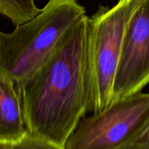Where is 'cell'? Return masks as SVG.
<instances>
[{
    "label": "cell",
    "mask_w": 149,
    "mask_h": 149,
    "mask_svg": "<svg viewBox=\"0 0 149 149\" xmlns=\"http://www.w3.org/2000/svg\"><path fill=\"white\" fill-rule=\"evenodd\" d=\"M86 15L19 86L28 134L65 146L88 112Z\"/></svg>",
    "instance_id": "1"
},
{
    "label": "cell",
    "mask_w": 149,
    "mask_h": 149,
    "mask_svg": "<svg viewBox=\"0 0 149 149\" xmlns=\"http://www.w3.org/2000/svg\"><path fill=\"white\" fill-rule=\"evenodd\" d=\"M85 16L86 10L78 0H49L34 18L17 26L12 33L0 31V69L19 86Z\"/></svg>",
    "instance_id": "2"
},
{
    "label": "cell",
    "mask_w": 149,
    "mask_h": 149,
    "mask_svg": "<svg viewBox=\"0 0 149 149\" xmlns=\"http://www.w3.org/2000/svg\"><path fill=\"white\" fill-rule=\"evenodd\" d=\"M142 0H118L87 18L86 85L88 112L97 113L112 102L113 82L129 20Z\"/></svg>",
    "instance_id": "3"
},
{
    "label": "cell",
    "mask_w": 149,
    "mask_h": 149,
    "mask_svg": "<svg viewBox=\"0 0 149 149\" xmlns=\"http://www.w3.org/2000/svg\"><path fill=\"white\" fill-rule=\"evenodd\" d=\"M149 118V92L113 101L99 112L84 117L65 149H118Z\"/></svg>",
    "instance_id": "4"
},
{
    "label": "cell",
    "mask_w": 149,
    "mask_h": 149,
    "mask_svg": "<svg viewBox=\"0 0 149 149\" xmlns=\"http://www.w3.org/2000/svg\"><path fill=\"white\" fill-rule=\"evenodd\" d=\"M149 84V0H142L127 25L113 82L112 102ZM111 102V103H112Z\"/></svg>",
    "instance_id": "5"
},
{
    "label": "cell",
    "mask_w": 149,
    "mask_h": 149,
    "mask_svg": "<svg viewBox=\"0 0 149 149\" xmlns=\"http://www.w3.org/2000/svg\"><path fill=\"white\" fill-rule=\"evenodd\" d=\"M27 134L19 86L0 69V143L12 144Z\"/></svg>",
    "instance_id": "6"
},
{
    "label": "cell",
    "mask_w": 149,
    "mask_h": 149,
    "mask_svg": "<svg viewBox=\"0 0 149 149\" xmlns=\"http://www.w3.org/2000/svg\"><path fill=\"white\" fill-rule=\"evenodd\" d=\"M40 9L34 0H0V13L17 26L34 18Z\"/></svg>",
    "instance_id": "7"
},
{
    "label": "cell",
    "mask_w": 149,
    "mask_h": 149,
    "mask_svg": "<svg viewBox=\"0 0 149 149\" xmlns=\"http://www.w3.org/2000/svg\"><path fill=\"white\" fill-rule=\"evenodd\" d=\"M7 149H65V147L48 139L27 134L17 142L7 144Z\"/></svg>",
    "instance_id": "8"
},
{
    "label": "cell",
    "mask_w": 149,
    "mask_h": 149,
    "mask_svg": "<svg viewBox=\"0 0 149 149\" xmlns=\"http://www.w3.org/2000/svg\"><path fill=\"white\" fill-rule=\"evenodd\" d=\"M118 149H149V118Z\"/></svg>",
    "instance_id": "9"
},
{
    "label": "cell",
    "mask_w": 149,
    "mask_h": 149,
    "mask_svg": "<svg viewBox=\"0 0 149 149\" xmlns=\"http://www.w3.org/2000/svg\"><path fill=\"white\" fill-rule=\"evenodd\" d=\"M0 149H7L6 143H0Z\"/></svg>",
    "instance_id": "10"
}]
</instances>
